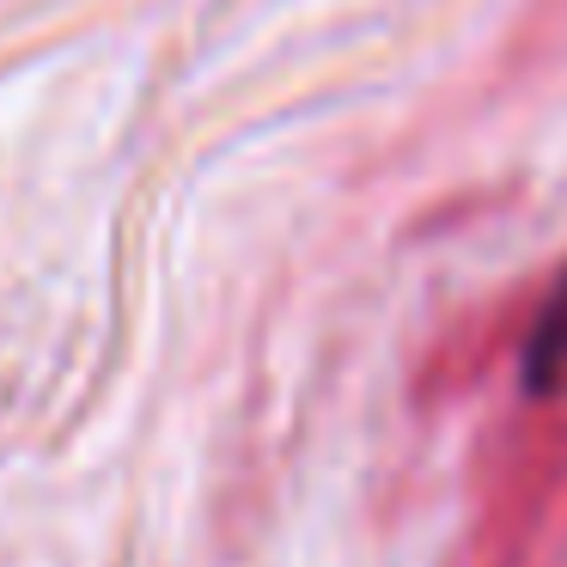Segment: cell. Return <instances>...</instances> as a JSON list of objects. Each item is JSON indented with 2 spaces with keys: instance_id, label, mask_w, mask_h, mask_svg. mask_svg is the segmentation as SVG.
Segmentation results:
<instances>
[{
  "instance_id": "cell-1",
  "label": "cell",
  "mask_w": 567,
  "mask_h": 567,
  "mask_svg": "<svg viewBox=\"0 0 567 567\" xmlns=\"http://www.w3.org/2000/svg\"><path fill=\"white\" fill-rule=\"evenodd\" d=\"M567 379V281L543 299L537 330L525 342V384L530 391H555Z\"/></svg>"
}]
</instances>
